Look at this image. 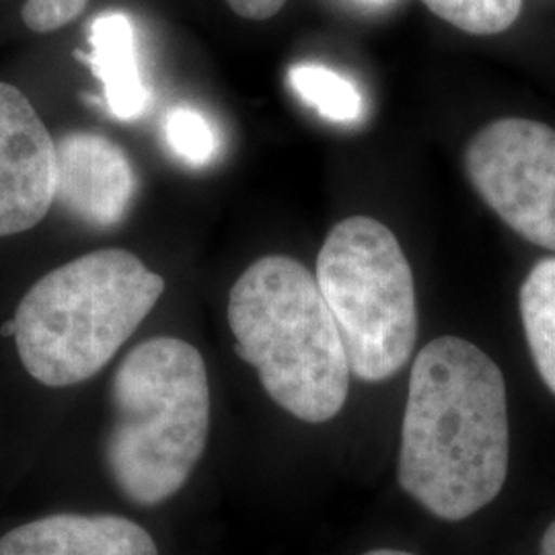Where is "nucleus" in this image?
<instances>
[{
    "label": "nucleus",
    "mask_w": 555,
    "mask_h": 555,
    "mask_svg": "<svg viewBox=\"0 0 555 555\" xmlns=\"http://www.w3.org/2000/svg\"><path fill=\"white\" fill-rule=\"evenodd\" d=\"M137 173L114 140L73 132L56 144V198L80 222L109 229L128 215L137 196Z\"/></svg>",
    "instance_id": "8"
},
{
    "label": "nucleus",
    "mask_w": 555,
    "mask_h": 555,
    "mask_svg": "<svg viewBox=\"0 0 555 555\" xmlns=\"http://www.w3.org/2000/svg\"><path fill=\"white\" fill-rule=\"evenodd\" d=\"M291 85L302 100L313 105L323 118L354 121L362 112L357 87L336 70L319 64H298L291 68Z\"/></svg>",
    "instance_id": "12"
},
{
    "label": "nucleus",
    "mask_w": 555,
    "mask_h": 555,
    "mask_svg": "<svg viewBox=\"0 0 555 555\" xmlns=\"http://www.w3.org/2000/svg\"><path fill=\"white\" fill-rule=\"evenodd\" d=\"M163 293V276L134 254L100 249L40 278L21 298L9 334L41 385H79L116 357Z\"/></svg>",
    "instance_id": "4"
},
{
    "label": "nucleus",
    "mask_w": 555,
    "mask_h": 555,
    "mask_svg": "<svg viewBox=\"0 0 555 555\" xmlns=\"http://www.w3.org/2000/svg\"><path fill=\"white\" fill-rule=\"evenodd\" d=\"M56 198V142L17 87L0 82V237L40 224Z\"/></svg>",
    "instance_id": "7"
},
{
    "label": "nucleus",
    "mask_w": 555,
    "mask_h": 555,
    "mask_svg": "<svg viewBox=\"0 0 555 555\" xmlns=\"http://www.w3.org/2000/svg\"><path fill=\"white\" fill-rule=\"evenodd\" d=\"M91 0H25L23 23L36 34H52L82 15Z\"/></svg>",
    "instance_id": "15"
},
{
    "label": "nucleus",
    "mask_w": 555,
    "mask_h": 555,
    "mask_svg": "<svg viewBox=\"0 0 555 555\" xmlns=\"http://www.w3.org/2000/svg\"><path fill=\"white\" fill-rule=\"evenodd\" d=\"M465 173L481 199L520 237L555 251V128L502 118L465 149Z\"/></svg>",
    "instance_id": "6"
},
{
    "label": "nucleus",
    "mask_w": 555,
    "mask_h": 555,
    "mask_svg": "<svg viewBox=\"0 0 555 555\" xmlns=\"http://www.w3.org/2000/svg\"><path fill=\"white\" fill-rule=\"evenodd\" d=\"M508 399L496 362L476 344L442 336L412 366L401 428L399 486L442 520H465L508 476Z\"/></svg>",
    "instance_id": "1"
},
{
    "label": "nucleus",
    "mask_w": 555,
    "mask_h": 555,
    "mask_svg": "<svg viewBox=\"0 0 555 555\" xmlns=\"http://www.w3.org/2000/svg\"><path fill=\"white\" fill-rule=\"evenodd\" d=\"M520 318L537 373L555 396V258H543L520 286Z\"/></svg>",
    "instance_id": "11"
},
{
    "label": "nucleus",
    "mask_w": 555,
    "mask_h": 555,
    "mask_svg": "<svg viewBox=\"0 0 555 555\" xmlns=\"http://www.w3.org/2000/svg\"><path fill=\"white\" fill-rule=\"evenodd\" d=\"M362 555H414L408 554V552H399V550H373V552H366Z\"/></svg>",
    "instance_id": "18"
},
{
    "label": "nucleus",
    "mask_w": 555,
    "mask_h": 555,
    "mask_svg": "<svg viewBox=\"0 0 555 555\" xmlns=\"http://www.w3.org/2000/svg\"><path fill=\"white\" fill-rule=\"evenodd\" d=\"M167 139L181 159L202 165L215 153V134L196 109L179 107L167 118Z\"/></svg>",
    "instance_id": "14"
},
{
    "label": "nucleus",
    "mask_w": 555,
    "mask_h": 555,
    "mask_svg": "<svg viewBox=\"0 0 555 555\" xmlns=\"http://www.w3.org/2000/svg\"><path fill=\"white\" fill-rule=\"evenodd\" d=\"M241 20L266 21L280 13L286 0H227Z\"/></svg>",
    "instance_id": "16"
},
{
    "label": "nucleus",
    "mask_w": 555,
    "mask_h": 555,
    "mask_svg": "<svg viewBox=\"0 0 555 555\" xmlns=\"http://www.w3.org/2000/svg\"><path fill=\"white\" fill-rule=\"evenodd\" d=\"M539 555H555V520L547 527V531L543 533Z\"/></svg>",
    "instance_id": "17"
},
{
    "label": "nucleus",
    "mask_w": 555,
    "mask_h": 555,
    "mask_svg": "<svg viewBox=\"0 0 555 555\" xmlns=\"http://www.w3.org/2000/svg\"><path fill=\"white\" fill-rule=\"evenodd\" d=\"M105 463L137 506H159L190 479L206 449L210 389L192 344L160 336L132 348L112 378Z\"/></svg>",
    "instance_id": "3"
},
{
    "label": "nucleus",
    "mask_w": 555,
    "mask_h": 555,
    "mask_svg": "<svg viewBox=\"0 0 555 555\" xmlns=\"http://www.w3.org/2000/svg\"><path fill=\"white\" fill-rule=\"evenodd\" d=\"M315 280L350 373L366 383L397 375L416 348L417 307L414 274L391 229L371 217L337 222Z\"/></svg>",
    "instance_id": "5"
},
{
    "label": "nucleus",
    "mask_w": 555,
    "mask_h": 555,
    "mask_svg": "<svg viewBox=\"0 0 555 555\" xmlns=\"http://www.w3.org/2000/svg\"><path fill=\"white\" fill-rule=\"evenodd\" d=\"M0 555H159L140 525L121 516L52 515L0 539Z\"/></svg>",
    "instance_id": "9"
},
{
    "label": "nucleus",
    "mask_w": 555,
    "mask_h": 555,
    "mask_svg": "<svg viewBox=\"0 0 555 555\" xmlns=\"http://www.w3.org/2000/svg\"><path fill=\"white\" fill-rule=\"evenodd\" d=\"M89 41L93 46L89 64L103 82L112 114L119 119L137 118L151 93L140 75L132 23L124 13H105L91 23Z\"/></svg>",
    "instance_id": "10"
},
{
    "label": "nucleus",
    "mask_w": 555,
    "mask_h": 555,
    "mask_svg": "<svg viewBox=\"0 0 555 555\" xmlns=\"http://www.w3.org/2000/svg\"><path fill=\"white\" fill-rule=\"evenodd\" d=\"M437 17L472 36H496L515 25L522 0H422Z\"/></svg>",
    "instance_id": "13"
},
{
    "label": "nucleus",
    "mask_w": 555,
    "mask_h": 555,
    "mask_svg": "<svg viewBox=\"0 0 555 555\" xmlns=\"http://www.w3.org/2000/svg\"><path fill=\"white\" fill-rule=\"evenodd\" d=\"M227 315L237 357L284 412L307 424L341 412L352 373L318 280L300 261H254L233 284Z\"/></svg>",
    "instance_id": "2"
}]
</instances>
